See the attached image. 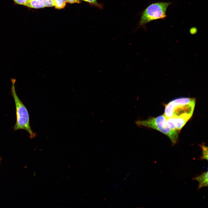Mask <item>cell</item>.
Listing matches in <instances>:
<instances>
[{"mask_svg":"<svg viewBox=\"0 0 208 208\" xmlns=\"http://www.w3.org/2000/svg\"><path fill=\"white\" fill-rule=\"evenodd\" d=\"M28 8L38 9L45 7L40 2L39 0H31L27 1L25 5Z\"/></svg>","mask_w":208,"mask_h":208,"instance_id":"obj_7","label":"cell"},{"mask_svg":"<svg viewBox=\"0 0 208 208\" xmlns=\"http://www.w3.org/2000/svg\"><path fill=\"white\" fill-rule=\"evenodd\" d=\"M208 171H207L193 179V180H196L198 182V190L202 187L208 186Z\"/></svg>","mask_w":208,"mask_h":208,"instance_id":"obj_6","label":"cell"},{"mask_svg":"<svg viewBox=\"0 0 208 208\" xmlns=\"http://www.w3.org/2000/svg\"><path fill=\"white\" fill-rule=\"evenodd\" d=\"M196 100L193 98H179L174 99L166 104L164 114L166 118L177 117L183 114L192 115Z\"/></svg>","mask_w":208,"mask_h":208,"instance_id":"obj_3","label":"cell"},{"mask_svg":"<svg viewBox=\"0 0 208 208\" xmlns=\"http://www.w3.org/2000/svg\"><path fill=\"white\" fill-rule=\"evenodd\" d=\"M66 3L65 0H53V6L56 9H61L65 7Z\"/></svg>","mask_w":208,"mask_h":208,"instance_id":"obj_8","label":"cell"},{"mask_svg":"<svg viewBox=\"0 0 208 208\" xmlns=\"http://www.w3.org/2000/svg\"><path fill=\"white\" fill-rule=\"evenodd\" d=\"M192 116L190 114H183L177 117L166 118V123L172 129L179 131Z\"/></svg>","mask_w":208,"mask_h":208,"instance_id":"obj_5","label":"cell"},{"mask_svg":"<svg viewBox=\"0 0 208 208\" xmlns=\"http://www.w3.org/2000/svg\"><path fill=\"white\" fill-rule=\"evenodd\" d=\"M27 0V1H29V0Z\"/></svg>","mask_w":208,"mask_h":208,"instance_id":"obj_15","label":"cell"},{"mask_svg":"<svg viewBox=\"0 0 208 208\" xmlns=\"http://www.w3.org/2000/svg\"><path fill=\"white\" fill-rule=\"evenodd\" d=\"M202 150V155L200 157L201 160H208V147L204 145H199Z\"/></svg>","mask_w":208,"mask_h":208,"instance_id":"obj_9","label":"cell"},{"mask_svg":"<svg viewBox=\"0 0 208 208\" xmlns=\"http://www.w3.org/2000/svg\"><path fill=\"white\" fill-rule=\"evenodd\" d=\"M197 32V29L196 27H193L190 29V32L192 34H194Z\"/></svg>","mask_w":208,"mask_h":208,"instance_id":"obj_14","label":"cell"},{"mask_svg":"<svg viewBox=\"0 0 208 208\" xmlns=\"http://www.w3.org/2000/svg\"><path fill=\"white\" fill-rule=\"evenodd\" d=\"M170 2H158L149 5L143 12L139 25H142L152 21L166 18V12Z\"/></svg>","mask_w":208,"mask_h":208,"instance_id":"obj_4","label":"cell"},{"mask_svg":"<svg viewBox=\"0 0 208 208\" xmlns=\"http://www.w3.org/2000/svg\"><path fill=\"white\" fill-rule=\"evenodd\" d=\"M88 2H89L91 4H93L95 5H96L99 7H101V5L99 4L97 1V0H81Z\"/></svg>","mask_w":208,"mask_h":208,"instance_id":"obj_12","label":"cell"},{"mask_svg":"<svg viewBox=\"0 0 208 208\" xmlns=\"http://www.w3.org/2000/svg\"><path fill=\"white\" fill-rule=\"evenodd\" d=\"M66 2L70 3H79L80 2L79 0H65Z\"/></svg>","mask_w":208,"mask_h":208,"instance_id":"obj_13","label":"cell"},{"mask_svg":"<svg viewBox=\"0 0 208 208\" xmlns=\"http://www.w3.org/2000/svg\"><path fill=\"white\" fill-rule=\"evenodd\" d=\"M41 3L45 7L53 6V0H39Z\"/></svg>","mask_w":208,"mask_h":208,"instance_id":"obj_10","label":"cell"},{"mask_svg":"<svg viewBox=\"0 0 208 208\" xmlns=\"http://www.w3.org/2000/svg\"><path fill=\"white\" fill-rule=\"evenodd\" d=\"M166 118L163 114L156 117H151L146 120H138L135 122L140 127H145L157 130L167 135L173 145L178 140L179 131L172 129L167 125Z\"/></svg>","mask_w":208,"mask_h":208,"instance_id":"obj_2","label":"cell"},{"mask_svg":"<svg viewBox=\"0 0 208 208\" xmlns=\"http://www.w3.org/2000/svg\"><path fill=\"white\" fill-rule=\"evenodd\" d=\"M10 80L12 82L11 93L14 101L16 109V120L14 129L16 131L20 129L25 130L29 133L30 138H33L36 136V134L31 128L28 110L16 92L15 83L16 80L13 78Z\"/></svg>","mask_w":208,"mask_h":208,"instance_id":"obj_1","label":"cell"},{"mask_svg":"<svg viewBox=\"0 0 208 208\" xmlns=\"http://www.w3.org/2000/svg\"><path fill=\"white\" fill-rule=\"evenodd\" d=\"M16 4L25 6L27 0H13Z\"/></svg>","mask_w":208,"mask_h":208,"instance_id":"obj_11","label":"cell"}]
</instances>
